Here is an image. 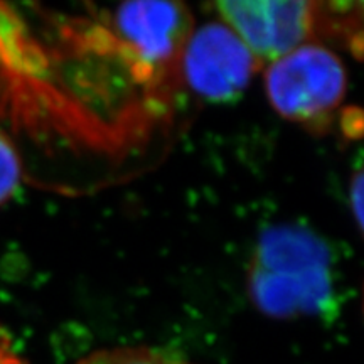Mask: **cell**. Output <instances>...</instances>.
<instances>
[{"label":"cell","mask_w":364,"mask_h":364,"mask_svg":"<svg viewBox=\"0 0 364 364\" xmlns=\"http://www.w3.org/2000/svg\"><path fill=\"white\" fill-rule=\"evenodd\" d=\"M0 364H29L14 344L12 334L0 324Z\"/></svg>","instance_id":"8"},{"label":"cell","mask_w":364,"mask_h":364,"mask_svg":"<svg viewBox=\"0 0 364 364\" xmlns=\"http://www.w3.org/2000/svg\"><path fill=\"white\" fill-rule=\"evenodd\" d=\"M76 364H194L145 346H120L86 354Z\"/></svg>","instance_id":"6"},{"label":"cell","mask_w":364,"mask_h":364,"mask_svg":"<svg viewBox=\"0 0 364 364\" xmlns=\"http://www.w3.org/2000/svg\"><path fill=\"white\" fill-rule=\"evenodd\" d=\"M22 182V161L19 150L0 130V206L7 204Z\"/></svg>","instance_id":"7"},{"label":"cell","mask_w":364,"mask_h":364,"mask_svg":"<svg viewBox=\"0 0 364 364\" xmlns=\"http://www.w3.org/2000/svg\"><path fill=\"white\" fill-rule=\"evenodd\" d=\"M112 27L135 63L167 68L179 61L194 19L179 2H129L113 12Z\"/></svg>","instance_id":"5"},{"label":"cell","mask_w":364,"mask_h":364,"mask_svg":"<svg viewBox=\"0 0 364 364\" xmlns=\"http://www.w3.org/2000/svg\"><path fill=\"white\" fill-rule=\"evenodd\" d=\"M177 65L189 90L211 103L241 97L262 66L223 21L194 26Z\"/></svg>","instance_id":"4"},{"label":"cell","mask_w":364,"mask_h":364,"mask_svg":"<svg viewBox=\"0 0 364 364\" xmlns=\"http://www.w3.org/2000/svg\"><path fill=\"white\" fill-rule=\"evenodd\" d=\"M263 86L272 108L287 122L327 129L348 93V71L327 44L307 43L268 63Z\"/></svg>","instance_id":"2"},{"label":"cell","mask_w":364,"mask_h":364,"mask_svg":"<svg viewBox=\"0 0 364 364\" xmlns=\"http://www.w3.org/2000/svg\"><path fill=\"white\" fill-rule=\"evenodd\" d=\"M220 21L243 41L260 65H268L299 46L318 43L321 2L307 0H223Z\"/></svg>","instance_id":"3"},{"label":"cell","mask_w":364,"mask_h":364,"mask_svg":"<svg viewBox=\"0 0 364 364\" xmlns=\"http://www.w3.org/2000/svg\"><path fill=\"white\" fill-rule=\"evenodd\" d=\"M351 203H353V211H354V218H356L358 226L361 228L363 225V174L358 172L356 177H354L353 184H351Z\"/></svg>","instance_id":"9"},{"label":"cell","mask_w":364,"mask_h":364,"mask_svg":"<svg viewBox=\"0 0 364 364\" xmlns=\"http://www.w3.org/2000/svg\"><path fill=\"white\" fill-rule=\"evenodd\" d=\"M332 290L329 252L302 228H272L255 248L248 292L267 316L289 318L318 311Z\"/></svg>","instance_id":"1"}]
</instances>
